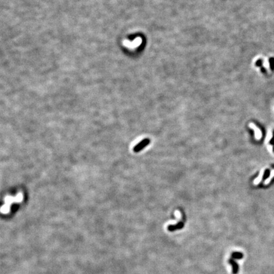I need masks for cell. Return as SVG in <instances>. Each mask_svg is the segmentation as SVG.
Here are the masks:
<instances>
[{"instance_id":"1","label":"cell","mask_w":274,"mask_h":274,"mask_svg":"<svg viewBox=\"0 0 274 274\" xmlns=\"http://www.w3.org/2000/svg\"><path fill=\"white\" fill-rule=\"evenodd\" d=\"M150 143V140L149 138H145V139L141 141L139 143L136 145L133 148V151L135 152H138L140 151H142V149H144L145 147H146L147 145H148Z\"/></svg>"},{"instance_id":"2","label":"cell","mask_w":274,"mask_h":274,"mask_svg":"<svg viewBox=\"0 0 274 274\" xmlns=\"http://www.w3.org/2000/svg\"><path fill=\"white\" fill-rule=\"evenodd\" d=\"M228 263L232 266V273L233 274H237L239 272V265L233 258H230L228 260Z\"/></svg>"},{"instance_id":"3","label":"cell","mask_w":274,"mask_h":274,"mask_svg":"<svg viewBox=\"0 0 274 274\" xmlns=\"http://www.w3.org/2000/svg\"><path fill=\"white\" fill-rule=\"evenodd\" d=\"M184 227V223L183 222H179L176 225H170L167 227V230L170 232H174L177 230L182 229Z\"/></svg>"},{"instance_id":"4","label":"cell","mask_w":274,"mask_h":274,"mask_svg":"<svg viewBox=\"0 0 274 274\" xmlns=\"http://www.w3.org/2000/svg\"><path fill=\"white\" fill-rule=\"evenodd\" d=\"M249 127L255 131V138H256V139L260 140L261 138V132L260 129L257 128V126L253 123H250Z\"/></svg>"},{"instance_id":"5","label":"cell","mask_w":274,"mask_h":274,"mask_svg":"<svg viewBox=\"0 0 274 274\" xmlns=\"http://www.w3.org/2000/svg\"><path fill=\"white\" fill-rule=\"evenodd\" d=\"M231 257L233 259H236V260H241L244 257V255L241 252H237V251H234L231 253Z\"/></svg>"},{"instance_id":"6","label":"cell","mask_w":274,"mask_h":274,"mask_svg":"<svg viewBox=\"0 0 274 274\" xmlns=\"http://www.w3.org/2000/svg\"><path fill=\"white\" fill-rule=\"evenodd\" d=\"M264 172H265L264 170H261V171L260 172V175H259V176H258V178H256V179L253 182L254 184H255V185H258L259 183H260L261 181L262 178H263V175H264V173H265Z\"/></svg>"},{"instance_id":"7","label":"cell","mask_w":274,"mask_h":274,"mask_svg":"<svg viewBox=\"0 0 274 274\" xmlns=\"http://www.w3.org/2000/svg\"><path fill=\"white\" fill-rule=\"evenodd\" d=\"M273 177H274V170H272V171L270 172V176H268V178H267V179L265 181L264 184L265 185H268V183H270V182H271V180H272V179Z\"/></svg>"},{"instance_id":"8","label":"cell","mask_w":274,"mask_h":274,"mask_svg":"<svg viewBox=\"0 0 274 274\" xmlns=\"http://www.w3.org/2000/svg\"><path fill=\"white\" fill-rule=\"evenodd\" d=\"M270 173H269V170H266L265 171V175L263 176V179H266L267 178H268V176H270Z\"/></svg>"},{"instance_id":"9","label":"cell","mask_w":274,"mask_h":274,"mask_svg":"<svg viewBox=\"0 0 274 274\" xmlns=\"http://www.w3.org/2000/svg\"><path fill=\"white\" fill-rule=\"evenodd\" d=\"M270 63L271 68H272V69H273V65H274V59H273V58H271L270 61Z\"/></svg>"},{"instance_id":"10","label":"cell","mask_w":274,"mask_h":274,"mask_svg":"<svg viewBox=\"0 0 274 274\" xmlns=\"http://www.w3.org/2000/svg\"><path fill=\"white\" fill-rule=\"evenodd\" d=\"M270 143H271V144H272V145H274V131H273V138H272V139L270 140Z\"/></svg>"},{"instance_id":"11","label":"cell","mask_w":274,"mask_h":274,"mask_svg":"<svg viewBox=\"0 0 274 274\" xmlns=\"http://www.w3.org/2000/svg\"><path fill=\"white\" fill-rule=\"evenodd\" d=\"M273 151H274V147H273Z\"/></svg>"}]
</instances>
